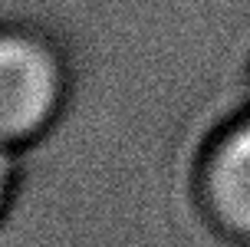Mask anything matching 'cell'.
<instances>
[{"label":"cell","instance_id":"6da1fadb","mask_svg":"<svg viewBox=\"0 0 250 247\" xmlns=\"http://www.w3.org/2000/svg\"><path fill=\"white\" fill-rule=\"evenodd\" d=\"M69 69L46 33L0 23V142L20 148L43 135L66 106Z\"/></svg>","mask_w":250,"mask_h":247},{"label":"cell","instance_id":"7a4b0ae2","mask_svg":"<svg viewBox=\"0 0 250 247\" xmlns=\"http://www.w3.org/2000/svg\"><path fill=\"white\" fill-rule=\"evenodd\" d=\"M204 208L227 234L250 241V112L217 129L201 158Z\"/></svg>","mask_w":250,"mask_h":247},{"label":"cell","instance_id":"3957f363","mask_svg":"<svg viewBox=\"0 0 250 247\" xmlns=\"http://www.w3.org/2000/svg\"><path fill=\"white\" fill-rule=\"evenodd\" d=\"M13 181H17V148L0 142V214L13 195Z\"/></svg>","mask_w":250,"mask_h":247},{"label":"cell","instance_id":"277c9868","mask_svg":"<svg viewBox=\"0 0 250 247\" xmlns=\"http://www.w3.org/2000/svg\"><path fill=\"white\" fill-rule=\"evenodd\" d=\"M201 3H204V0H201ZM204 7H208V3H204ZM208 10H211V7H208ZM211 13H214V10H211ZM214 17H217V13H214ZM217 20H221V17H217ZM221 23H224V20H221ZM224 26H227V23H224ZM237 37H240V33H237ZM240 40H244V37H240ZM244 43H247V40H244ZM247 46H250V43H247Z\"/></svg>","mask_w":250,"mask_h":247}]
</instances>
